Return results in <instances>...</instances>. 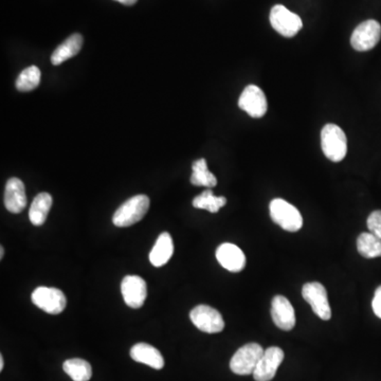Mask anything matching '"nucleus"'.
<instances>
[{
	"label": "nucleus",
	"mask_w": 381,
	"mask_h": 381,
	"mask_svg": "<svg viewBox=\"0 0 381 381\" xmlns=\"http://www.w3.org/2000/svg\"><path fill=\"white\" fill-rule=\"evenodd\" d=\"M149 208V198L140 194L121 204L113 216V222L119 228L133 226L145 218Z\"/></svg>",
	"instance_id": "1"
},
{
	"label": "nucleus",
	"mask_w": 381,
	"mask_h": 381,
	"mask_svg": "<svg viewBox=\"0 0 381 381\" xmlns=\"http://www.w3.org/2000/svg\"><path fill=\"white\" fill-rule=\"evenodd\" d=\"M269 213L273 222L279 225L283 230L298 232L303 227V218L300 211L282 198L271 200Z\"/></svg>",
	"instance_id": "2"
},
{
	"label": "nucleus",
	"mask_w": 381,
	"mask_h": 381,
	"mask_svg": "<svg viewBox=\"0 0 381 381\" xmlns=\"http://www.w3.org/2000/svg\"><path fill=\"white\" fill-rule=\"evenodd\" d=\"M321 147L324 155L332 162H340L348 153L346 133L336 124H326L321 131Z\"/></svg>",
	"instance_id": "3"
},
{
	"label": "nucleus",
	"mask_w": 381,
	"mask_h": 381,
	"mask_svg": "<svg viewBox=\"0 0 381 381\" xmlns=\"http://www.w3.org/2000/svg\"><path fill=\"white\" fill-rule=\"evenodd\" d=\"M264 352V348L259 343H248L242 346L231 358V371L242 376L253 374Z\"/></svg>",
	"instance_id": "4"
},
{
	"label": "nucleus",
	"mask_w": 381,
	"mask_h": 381,
	"mask_svg": "<svg viewBox=\"0 0 381 381\" xmlns=\"http://www.w3.org/2000/svg\"><path fill=\"white\" fill-rule=\"evenodd\" d=\"M269 19L273 29L284 38H293L303 28L300 16L282 5L275 6L271 9Z\"/></svg>",
	"instance_id": "5"
},
{
	"label": "nucleus",
	"mask_w": 381,
	"mask_h": 381,
	"mask_svg": "<svg viewBox=\"0 0 381 381\" xmlns=\"http://www.w3.org/2000/svg\"><path fill=\"white\" fill-rule=\"evenodd\" d=\"M304 300L311 306L314 313L321 320L328 321L332 318V308L328 302L327 291L319 282L304 284L302 289Z\"/></svg>",
	"instance_id": "6"
},
{
	"label": "nucleus",
	"mask_w": 381,
	"mask_h": 381,
	"mask_svg": "<svg viewBox=\"0 0 381 381\" xmlns=\"http://www.w3.org/2000/svg\"><path fill=\"white\" fill-rule=\"evenodd\" d=\"M192 323L206 334H218L225 328V320L222 314L209 305H197L190 313Z\"/></svg>",
	"instance_id": "7"
},
{
	"label": "nucleus",
	"mask_w": 381,
	"mask_h": 381,
	"mask_svg": "<svg viewBox=\"0 0 381 381\" xmlns=\"http://www.w3.org/2000/svg\"><path fill=\"white\" fill-rule=\"evenodd\" d=\"M32 302L44 313L58 315L67 305L66 297L60 289L40 286L32 293Z\"/></svg>",
	"instance_id": "8"
},
{
	"label": "nucleus",
	"mask_w": 381,
	"mask_h": 381,
	"mask_svg": "<svg viewBox=\"0 0 381 381\" xmlns=\"http://www.w3.org/2000/svg\"><path fill=\"white\" fill-rule=\"evenodd\" d=\"M381 38V26L374 19L362 22L352 32L350 44L356 51L372 50Z\"/></svg>",
	"instance_id": "9"
},
{
	"label": "nucleus",
	"mask_w": 381,
	"mask_h": 381,
	"mask_svg": "<svg viewBox=\"0 0 381 381\" xmlns=\"http://www.w3.org/2000/svg\"><path fill=\"white\" fill-rule=\"evenodd\" d=\"M284 354L283 350L277 346H271V348L265 350L264 355L261 356L253 372V378L255 381H270L275 378L277 374V368L283 362Z\"/></svg>",
	"instance_id": "10"
},
{
	"label": "nucleus",
	"mask_w": 381,
	"mask_h": 381,
	"mask_svg": "<svg viewBox=\"0 0 381 381\" xmlns=\"http://www.w3.org/2000/svg\"><path fill=\"white\" fill-rule=\"evenodd\" d=\"M238 106L252 117H264L268 109L266 95L255 85H249L244 89L238 99Z\"/></svg>",
	"instance_id": "11"
},
{
	"label": "nucleus",
	"mask_w": 381,
	"mask_h": 381,
	"mask_svg": "<svg viewBox=\"0 0 381 381\" xmlns=\"http://www.w3.org/2000/svg\"><path fill=\"white\" fill-rule=\"evenodd\" d=\"M121 293L127 305L137 309L142 307L147 300V283L138 275H127L121 283Z\"/></svg>",
	"instance_id": "12"
},
{
	"label": "nucleus",
	"mask_w": 381,
	"mask_h": 381,
	"mask_svg": "<svg viewBox=\"0 0 381 381\" xmlns=\"http://www.w3.org/2000/svg\"><path fill=\"white\" fill-rule=\"evenodd\" d=\"M271 318L279 330H293L295 326V308L291 301L284 295H275L271 301Z\"/></svg>",
	"instance_id": "13"
},
{
	"label": "nucleus",
	"mask_w": 381,
	"mask_h": 381,
	"mask_svg": "<svg viewBox=\"0 0 381 381\" xmlns=\"http://www.w3.org/2000/svg\"><path fill=\"white\" fill-rule=\"evenodd\" d=\"M218 263L230 273H240L246 267V257L236 245L224 243L216 249Z\"/></svg>",
	"instance_id": "14"
},
{
	"label": "nucleus",
	"mask_w": 381,
	"mask_h": 381,
	"mask_svg": "<svg viewBox=\"0 0 381 381\" xmlns=\"http://www.w3.org/2000/svg\"><path fill=\"white\" fill-rule=\"evenodd\" d=\"M5 206L9 212L18 214L27 206L25 184L16 177L10 178L5 190Z\"/></svg>",
	"instance_id": "15"
},
{
	"label": "nucleus",
	"mask_w": 381,
	"mask_h": 381,
	"mask_svg": "<svg viewBox=\"0 0 381 381\" xmlns=\"http://www.w3.org/2000/svg\"><path fill=\"white\" fill-rule=\"evenodd\" d=\"M131 359L140 364H147L155 370H161L164 366V359L161 352L147 343H137L131 350Z\"/></svg>",
	"instance_id": "16"
},
{
	"label": "nucleus",
	"mask_w": 381,
	"mask_h": 381,
	"mask_svg": "<svg viewBox=\"0 0 381 381\" xmlns=\"http://www.w3.org/2000/svg\"><path fill=\"white\" fill-rule=\"evenodd\" d=\"M174 243L170 233L163 232L159 235L151 253L149 261L155 267H161L165 265L173 257Z\"/></svg>",
	"instance_id": "17"
},
{
	"label": "nucleus",
	"mask_w": 381,
	"mask_h": 381,
	"mask_svg": "<svg viewBox=\"0 0 381 381\" xmlns=\"http://www.w3.org/2000/svg\"><path fill=\"white\" fill-rule=\"evenodd\" d=\"M83 36L76 33L69 36L66 40L54 50L51 56V63L54 66H58L66 62L69 58H74L82 49Z\"/></svg>",
	"instance_id": "18"
},
{
	"label": "nucleus",
	"mask_w": 381,
	"mask_h": 381,
	"mask_svg": "<svg viewBox=\"0 0 381 381\" xmlns=\"http://www.w3.org/2000/svg\"><path fill=\"white\" fill-rule=\"evenodd\" d=\"M52 197L49 193H40L34 198L29 210L30 222L34 226H42L46 222L52 206Z\"/></svg>",
	"instance_id": "19"
},
{
	"label": "nucleus",
	"mask_w": 381,
	"mask_h": 381,
	"mask_svg": "<svg viewBox=\"0 0 381 381\" xmlns=\"http://www.w3.org/2000/svg\"><path fill=\"white\" fill-rule=\"evenodd\" d=\"M63 370L74 381H89L92 376L90 364L81 358L66 360L63 364Z\"/></svg>",
	"instance_id": "20"
},
{
	"label": "nucleus",
	"mask_w": 381,
	"mask_h": 381,
	"mask_svg": "<svg viewBox=\"0 0 381 381\" xmlns=\"http://www.w3.org/2000/svg\"><path fill=\"white\" fill-rule=\"evenodd\" d=\"M357 250L366 259L381 257V238L371 232H364L357 238Z\"/></svg>",
	"instance_id": "21"
},
{
	"label": "nucleus",
	"mask_w": 381,
	"mask_h": 381,
	"mask_svg": "<svg viewBox=\"0 0 381 381\" xmlns=\"http://www.w3.org/2000/svg\"><path fill=\"white\" fill-rule=\"evenodd\" d=\"M193 174L190 176V184L196 186L214 188L218 184V178L208 170L206 159H198L192 165Z\"/></svg>",
	"instance_id": "22"
},
{
	"label": "nucleus",
	"mask_w": 381,
	"mask_h": 381,
	"mask_svg": "<svg viewBox=\"0 0 381 381\" xmlns=\"http://www.w3.org/2000/svg\"><path fill=\"white\" fill-rule=\"evenodd\" d=\"M227 198L224 196L216 197L212 190H206L193 200V206L196 209L206 210L211 213H218L222 206H226Z\"/></svg>",
	"instance_id": "23"
},
{
	"label": "nucleus",
	"mask_w": 381,
	"mask_h": 381,
	"mask_svg": "<svg viewBox=\"0 0 381 381\" xmlns=\"http://www.w3.org/2000/svg\"><path fill=\"white\" fill-rule=\"evenodd\" d=\"M40 83V70L38 67L30 66L22 70L16 80V89L20 92H28L38 88Z\"/></svg>",
	"instance_id": "24"
},
{
	"label": "nucleus",
	"mask_w": 381,
	"mask_h": 381,
	"mask_svg": "<svg viewBox=\"0 0 381 381\" xmlns=\"http://www.w3.org/2000/svg\"><path fill=\"white\" fill-rule=\"evenodd\" d=\"M366 225L372 234L381 238V210L373 211L366 220Z\"/></svg>",
	"instance_id": "25"
},
{
	"label": "nucleus",
	"mask_w": 381,
	"mask_h": 381,
	"mask_svg": "<svg viewBox=\"0 0 381 381\" xmlns=\"http://www.w3.org/2000/svg\"><path fill=\"white\" fill-rule=\"evenodd\" d=\"M373 311L375 315L381 319V285L375 291L374 298L372 301Z\"/></svg>",
	"instance_id": "26"
},
{
	"label": "nucleus",
	"mask_w": 381,
	"mask_h": 381,
	"mask_svg": "<svg viewBox=\"0 0 381 381\" xmlns=\"http://www.w3.org/2000/svg\"><path fill=\"white\" fill-rule=\"evenodd\" d=\"M115 1L124 6H133L137 3L138 0H115Z\"/></svg>",
	"instance_id": "27"
},
{
	"label": "nucleus",
	"mask_w": 381,
	"mask_h": 381,
	"mask_svg": "<svg viewBox=\"0 0 381 381\" xmlns=\"http://www.w3.org/2000/svg\"><path fill=\"white\" fill-rule=\"evenodd\" d=\"M3 366H5V362H3V355H0V371L3 370Z\"/></svg>",
	"instance_id": "28"
},
{
	"label": "nucleus",
	"mask_w": 381,
	"mask_h": 381,
	"mask_svg": "<svg viewBox=\"0 0 381 381\" xmlns=\"http://www.w3.org/2000/svg\"><path fill=\"white\" fill-rule=\"evenodd\" d=\"M3 254H5V250H3V247H0V259H3Z\"/></svg>",
	"instance_id": "29"
}]
</instances>
